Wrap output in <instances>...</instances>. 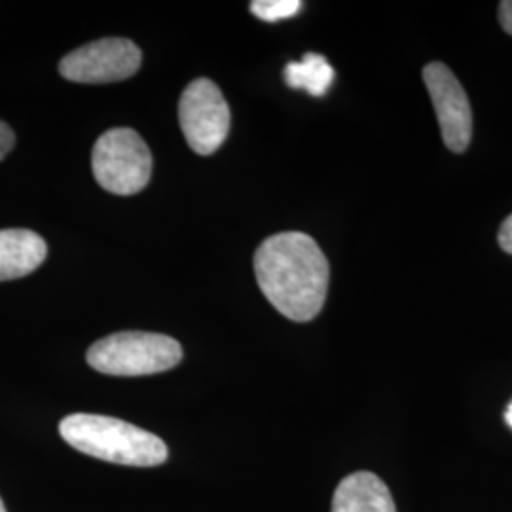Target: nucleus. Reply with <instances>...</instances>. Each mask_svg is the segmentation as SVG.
Listing matches in <instances>:
<instances>
[{
    "label": "nucleus",
    "mask_w": 512,
    "mask_h": 512,
    "mask_svg": "<svg viewBox=\"0 0 512 512\" xmlns=\"http://www.w3.org/2000/svg\"><path fill=\"white\" fill-rule=\"evenodd\" d=\"M258 287L275 310L308 323L323 310L329 293L327 256L302 232H281L262 241L255 253Z\"/></svg>",
    "instance_id": "f257e3e1"
},
{
    "label": "nucleus",
    "mask_w": 512,
    "mask_h": 512,
    "mask_svg": "<svg viewBox=\"0 0 512 512\" xmlns=\"http://www.w3.org/2000/svg\"><path fill=\"white\" fill-rule=\"evenodd\" d=\"M59 435L86 456L129 467H156L169 454L158 435L128 421L99 414H71L63 418Z\"/></svg>",
    "instance_id": "f03ea898"
},
{
    "label": "nucleus",
    "mask_w": 512,
    "mask_h": 512,
    "mask_svg": "<svg viewBox=\"0 0 512 512\" xmlns=\"http://www.w3.org/2000/svg\"><path fill=\"white\" fill-rule=\"evenodd\" d=\"M181 344L158 332H116L88 349V365L109 376H150L181 363Z\"/></svg>",
    "instance_id": "7ed1b4c3"
},
{
    "label": "nucleus",
    "mask_w": 512,
    "mask_h": 512,
    "mask_svg": "<svg viewBox=\"0 0 512 512\" xmlns=\"http://www.w3.org/2000/svg\"><path fill=\"white\" fill-rule=\"evenodd\" d=\"M92 167L95 181L107 192L131 196L150 181L152 154L137 131L109 129L93 147Z\"/></svg>",
    "instance_id": "20e7f679"
},
{
    "label": "nucleus",
    "mask_w": 512,
    "mask_h": 512,
    "mask_svg": "<svg viewBox=\"0 0 512 512\" xmlns=\"http://www.w3.org/2000/svg\"><path fill=\"white\" fill-rule=\"evenodd\" d=\"M179 122L194 152H217L230 131V107L219 86L207 78L190 82L179 101Z\"/></svg>",
    "instance_id": "39448f33"
},
{
    "label": "nucleus",
    "mask_w": 512,
    "mask_h": 512,
    "mask_svg": "<svg viewBox=\"0 0 512 512\" xmlns=\"http://www.w3.org/2000/svg\"><path fill=\"white\" fill-rule=\"evenodd\" d=\"M143 54L128 38H101L90 42L59 63L63 78L78 84L120 82L139 71Z\"/></svg>",
    "instance_id": "423d86ee"
},
{
    "label": "nucleus",
    "mask_w": 512,
    "mask_h": 512,
    "mask_svg": "<svg viewBox=\"0 0 512 512\" xmlns=\"http://www.w3.org/2000/svg\"><path fill=\"white\" fill-rule=\"evenodd\" d=\"M423 82L437 112L444 145L456 154L465 152L473 137V110L458 76L437 61L425 65Z\"/></svg>",
    "instance_id": "0eeeda50"
},
{
    "label": "nucleus",
    "mask_w": 512,
    "mask_h": 512,
    "mask_svg": "<svg viewBox=\"0 0 512 512\" xmlns=\"http://www.w3.org/2000/svg\"><path fill=\"white\" fill-rule=\"evenodd\" d=\"M332 512H397V507L380 476L359 471L338 484L332 497Z\"/></svg>",
    "instance_id": "6e6552de"
},
{
    "label": "nucleus",
    "mask_w": 512,
    "mask_h": 512,
    "mask_svg": "<svg viewBox=\"0 0 512 512\" xmlns=\"http://www.w3.org/2000/svg\"><path fill=\"white\" fill-rule=\"evenodd\" d=\"M48 245L31 230H0V281L33 274L46 260Z\"/></svg>",
    "instance_id": "1a4fd4ad"
},
{
    "label": "nucleus",
    "mask_w": 512,
    "mask_h": 512,
    "mask_svg": "<svg viewBox=\"0 0 512 512\" xmlns=\"http://www.w3.org/2000/svg\"><path fill=\"white\" fill-rule=\"evenodd\" d=\"M285 82L293 90H306L313 97H323L334 80V69L319 54H306L302 61H293L285 67Z\"/></svg>",
    "instance_id": "9d476101"
},
{
    "label": "nucleus",
    "mask_w": 512,
    "mask_h": 512,
    "mask_svg": "<svg viewBox=\"0 0 512 512\" xmlns=\"http://www.w3.org/2000/svg\"><path fill=\"white\" fill-rule=\"evenodd\" d=\"M302 10L300 0H255L251 2V12L256 18L268 23L293 18Z\"/></svg>",
    "instance_id": "9b49d317"
},
{
    "label": "nucleus",
    "mask_w": 512,
    "mask_h": 512,
    "mask_svg": "<svg viewBox=\"0 0 512 512\" xmlns=\"http://www.w3.org/2000/svg\"><path fill=\"white\" fill-rule=\"evenodd\" d=\"M16 145V135L12 128L4 122H0V162L6 158V154Z\"/></svg>",
    "instance_id": "f8f14e48"
},
{
    "label": "nucleus",
    "mask_w": 512,
    "mask_h": 512,
    "mask_svg": "<svg viewBox=\"0 0 512 512\" xmlns=\"http://www.w3.org/2000/svg\"><path fill=\"white\" fill-rule=\"evenodd\" d=\"M497 241H499L501 249H503L507 255H512V215L511 217H507V220L501 224L499 234H497Z\"/></svg>",
    "instance_id": "ddd939ff"
},
{
    "label": "nucleus",
    "mask_w": 512,
    "mask_h": 512,
    "mask_svg": "<svg viewBox=\"0 0 512 512\" xmlns=\"http://www.w3.org/2000/svg\"><path fill=\"white\" fill-rule=\"evenodd\" d=\"M499 23L505 33L512 35V0H505L499 4Z\"/></svg>",
    "instance_id": "4468645a"
},
{
    "label": "nucleus",
    "mask_w": 512,
    "mask_h": 512,
    "mask_svg": "<svg viewBox=\"0 0 512 512\" xmlns=\"http://www.w3.org/2000/svg\"><path fill=\"white\" fill-rule=\"evenodd\" d=\"M505 421H507V425L512 429V401L507 406V412H505Z\"/></svg>",
    "instance_id": "2eb2a0df"
},
{
    "label": "nucleus",
    "mask_w": 512,
    "mask_h": 512,
    "mask_svg": "<svg viewBox=\"0 0 512 512\" xmlns=\"http://www.w3.org/2000/svg\"><path fill=\"white\" fill-rule=\"evenodd\" d=\"M0 512H8L6 511V507H4V503H2V499H0Z\"/></svg>",
    "instance_id": "dca6fc26"
}]
</instances>
